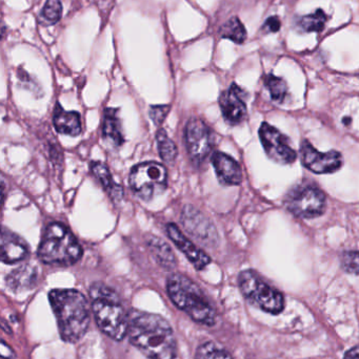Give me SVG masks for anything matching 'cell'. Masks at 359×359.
<instances>
[{
    "instance_id": "cell-1",
    "label": "cell",
    "mask_w": 359,
    "mask_h": 359,
    "mask_svg": "<svg viewBox=\"0 0 359 359\" xmlns=\"http://www.w3.org/2000/svg\"><path fill=\"white\" fill-rule=\"evenodd\" d=\"M131 344L149 359H175L177 341L168 322L158 314L132 310L129 313Z\"/></svg>"
},
{
    "instance_id": "cell-2",
    "label": "cell",
    "mask_w": 359,
    "mask_h": 359,
    "mask_svg": "<svg viewBox=\"0 0 359 359\" xmlns=\"http://www.w3.org/2000/svg\"><path fill=\"white\" fill-rule=\"evenodd\" d=\"M48 301L61 339L65 343H78L86 335L91 322L90 308L84 295L74 289H54L48 293Z\"/></svg>"
},
{
    "instance_id": "cell-3",
    "label": "cell",
    "mask_w": 359,
    "mask_h": 359,
    "mask_svg": "<svg viewBox=\"0 0 359 359\" xmlns=\"http://www.w3.org/2000/svg\"><path fill=\"white\" fill-rule=\"evenodd\" d=\"M90 297L99 330L114 341H122L128 335L129 313L117 293L105 284L95 283L91 287Z\"/></svg>"
},
{
    "instance_id": "cell-4",
    "label": "cell",
    "mask_w": 359,
    "mask_h": 359,
    "mask_svg": "<svg viewBox=\"0 0 359 359\" xmlns=\"http://www.w3.org/2000/svg\"><path fill=\"white\" fill-rule=\"evenodd\" d=\"M167 290L172 303L194 322L214 326L216 311L202 288L191 278L181 273L172 274L167 282Z\"/></svg>"
},
{
    "instance_id": "cell-5",
    "label": "cell",
    "mask_w": 359,
    "mask_h": 359,
    "mask_svg": "<svg viewBox=\"0 0 359 359\" xmlns=\"http://www.w3.org/2000/svg\"><path fill=\"white\" fill-rule=\"evenodd\" d=\"M37 255L46 265L67 267L81 259L82 249L69 228L55 222L44 230Z\"/></svg>"
},
{
    "instance_id": "cell-6",
    "label": "cell",
    "mask_w": 359,
    "mask_h": 359,
    "mask_svg": "<svg viewBox=\"0 0 359 359\" xmlns=\"http://www.w3.org/2000/svg\"><path fill=\"white\" fill-rule=\"evenodd\" d=\"M238 285L247 301L259 309L271 314H280L284 310V295L257 272L244 270L238 276Z\"/></svg>"
},
{
    "instance_id": "cell-7",
    "label": "cell",
    "mask_w": 359,
    "mask_h": 359,
    "mask_svg": "<svg viewBox=\"0 0 359 359\" xmlns=\"http://www.w3.org/2000/svg\"><path fill=\"white\" fill-rule=\"evenodd\" d=\"M131 189L138 198L150 201L168 186V172L162 164L145 162L134 166L129 176Z\"/></svg>"
},
{
    "instance_id": "cell-8",
    "label": "cell",
    "mask_w": 359,
    "mask_h": 359,
    "mask_svg": "<svg viewBox=\"0 0 359 359\" xmlns=\"http://www.w3.org/2000/svg\"><path fill=\"white\" fill-rule=\"evenodd\" d=\"M285 206L297 217L314 219L324 215L327 206L326 196L313 184H299L287 194Z\"/></svg>"
},
{
    "instance_id": "cell-9",
    "label": "cell",
    "mask_w": 359,
    "mask_h": 359,
    "mask_svg": "<svg viewBox=\"0 0 359 359\" xmlns=\"http://www.w3.org/2000/svg\"><path fill=\"white\" fill-rule=\"evenodd\" d=\"M185 142L188 155L195 165H202L213 149L212 132L202 120L192 118L185 128Z\"/></svg>"
},
{
    "instance_id": "cell-10",
    "label": "cell",
    "mask_w": 359,
    "mask_h": 359,
    "mask_svg": "<svg viewBox=\"0 0 359 359\" xmlns=\"http://www.w3.org/2000/svg\"><path fill=\"white\" fill-rule=\"evenodd\" d=\"M259 139L268 157L280 164L294 163L297 159L296 151L291 147L288 137L269 123L261 124Z\"/></svg>"
},
{
    "instance_id": "cell-11",
    "label": "cell",
    "mask_w": 359,
    "mask_h": 359,
    "mask_svg": "<svg viewBox=\"0 0 359 359\" xmlns=\"http://www.w3.org/2000/svg\"><path fill=\"white\" fill-rule=\"evenodd\" d=\"M301 160L303 165L314 174H332L341 170L344 159L341 153L330 151L320 153L314 149L308 140H303L301 145Z\"/></svg>"
},
{
    "instance_id": "cell-12",
    "label": "cell",
    "mask_w": 359,
    "mask_h": 359,
    "mask_svg": "<svg viewBox=\"0 0 359 359\" xmlns=\"http://www.w3.org/2000/svg\"><path fill=\"white\" fill-rule=\"evenodd\" d=\"M223 117L230 126H238L247 118L246 93L236 83H232L229 90L219 97Z\"/></svg>"
},
{
    "instance_id": "cell-13",
    "label": "cell",
    "mask_w": 359,
    "mask_h": 359,
    "mask_svg": "<svg viewBox=\"0 0 359 359\" xmlns=\"http://www.w3.org/2000/svg\"><path fill=\"white\" fill-rule=\"evenodd\" d=\"M167 233L175 246L189 259L195 269L202 270L211 263L210 257L190 241L175 224L167 225Z\"/></svg>"
},
{
    "instance_id": "cell-14",
    "label": "cell",
    "mask_w": 359,
    "mask_h": 359,
    "mask_svg": "<svg viewBox=\"0 0 359 359\" xmlns=\"http://www.w3.org/2000/svg\"><path fill=\"white\" fill-rule=\"evenodd\" d=\"M217 178L225 185H240L242 181V168L240 164L226 154L217 151L211 158Z\"/></svg>"
},
{
    "instance_id": "cell-15",
    "label": "cell",
    "mask_w": 359,
    "mask_h": 359,
    "mask_svg": "<svg viewBox=\"0 0 359 359\" xmlns=\"http://www.w3.org/2000/svg\"><path fill=\"white\" fill-rule=\"evenodd\" d=\"M29 255L27 243L11 230L4 227L1 232V261L4 264H15L22 261Z\"/></svg>"
},
{
    "instance_id": "cell-16",
    "label": "cell",
    "mask_w": 359,
    "mask_h": 359,
    "mask_svg": "<svg viewBox=\"0 0 359 359\" xmlns=\"http://www.w3.org/2000/svg\"><path fill=\"white\" fill-rule=\"evenodd\" d=\"M183 224L185 229L200 241L216 240V231L210 222L204 219L202 213L192 207H187L183 212Z\"/></svg>"
},
{
    "instance_id": "cell-17",
    "label": "cell",
    "mask_w": 359,
    "mask_h": 359,
    "mask_svg": "<svg viewBox=\"0 0 359 359\" xmlns=\"http://www.w3.org/2000/svg\"><path fill=\"white\" fill-rule=\"evenodd\" d=\"M37 278V269L34 266L21 265L6 276V286L13 292H25L35 286Z\"/></svg>"
},
{
    "instance_id": "cell-18",
    "label": "cell",
    "mask_w": 359,
    "mask_h": 359,
    "mask_svg": "<svg viewBox=\"0 0 359 359\" xmlns=\"http://www.w3.org/2000/svg\"><path fill=\"white\" fill-rule=\"evenodd\" d=\"M53 124L59 134L67 135V136H78L82 130L79 114L77 111H65L59 103H57L54 109Z\"/></svg>"
},
{
    "instance_id": "cell-19",
    "label": "cell",
    "mask_w": 359,
    "mask_h": 359,
    "mask_svg": "<svg viewBox=\"0 0 359 359\" xmlns=\"http://www.w3.org/2000/svg\"><path fill=\"white\" fill-rule=\"evenodd\" d=\"M103 137L113 147H122L124 142L122 122L118 109H107L103 114Z\"/></svg>"
},
{
    "instance_id": "cell-20",
    "label": "cell",
    "mask_w": 359,
    "mask_h": 359,
    "mask_svg": "<svg viewBox=\"0 0 359 359\" xmlns=\"http://www.w3.org/2000/svg\"><path fill=\"white\" fill-rule=\"evenodd\" d=\"M91 170H92L93 175L100 182L103 189L107 192V194H109L113 200L119 201L120 198H122V196H124V190H122V186L118 185V184L114 181L111 172H110L107 165L101 163V162H92V164H91Z\"/></svg>"
},
{
    "instance_id": "cell-21",
    "label": "cell",
    "mask_w": 359,
    "mask_h": 359,
    "mask_svg": "<svg viewBox=\"0 0 359 359\" xmlns=\"http://www.w3.org/2000/svg\"><path fill=\"white\" fill-rule=\"evenodd\" d=\"M148 246L153 257L159 265L167 269H172L176 266V257L168 244L156 236H151L147 238Z\"/></svg>"
},
{
    "instance_id": "cell-22",
    "label": "cell",
    "mask_w": 359,
    "mask_h": 359,
    "mask_svg": "<svg viewBox=\"0 0 359 359\" xmlns=\"http://www.w3.org/2000/svg\"><path fill=\"white\" fill-rule=\"evenodd\" d=\"M219 35L221 38L232 40L235 43H244L247 38L246 27H244L238 17H231L229 20L226 21L221 25L219 29Z\"/></svg>"
},
{
    "instance_id": "cell-23",
    "label": "cell",
    "mask_w": 359,
    "mask_h": 359,
    "mask_svg": "<svg viewBox=\"0 0 359 359\" xmlns=\"http://www.w3.org/2000/svg\"><path fill=\"white\" fill-rule=\"evenodd\" d=\"M327 20H328V16L326 13L322 8H318L312 14L301 17L297 20L296 25L301 31L308 32V33H311V32L320 33L325 29Z\"/></svg>"
},
{
    "instance_id": "cell-24",
    "label": "cell",
    "mask_w": 359,
    "mask_h": 359,
    "mask_svg": "<svg viewBox=\"0 0 359 359\" xmlns=\"http://www.w3.org/2000/svg\"><path fill=\"white\" fill-rule=\"evenodd\" d=\"M63 4L60 0H46L39 15L40 25L44 27L54 25L61 19Z\"/></svg>"
},
{
    "instance_id": "cell-25",
    "label": "cell",
    "mask_w": 359,
    "mask_h": 359,
    "mask_svg": "<svg viewBox=\"0 0 359 359\" xmlns=\"http://www.w3.org/2000/svg\"><path fill=\"white\" fill-rule=\"evenodd\" d=\"M158 153L160 158L167 163H173L178 155L176 145L169 138L168 134L164 130L157 133Z\"/></svg>"
},
{
    "instance_id": "cell-26",
    "label": "cell",
    "mask_w": 359,
    "mask_h": 359,
    "mask_svg": "<svg viewBox=\"0 0 359 359\" xmlns=\"http://www.w3.org/2000/svg\"><path fill=\"white\" fill-rule=\"evenodd\" d=\"M265 86L271 95V98L278 103H282L288 96V86L282 78L269 74L265 76Z\"/></svg>"
},
{
    "instance_id": "cell-27",
    "label": "cell",
    "mask_w": 359,
    "mask_h": 359,
    "mask_svg": "<svg viewBox=\"0 0 359 359\" xmlns=\"http://www.w3.org/2000/svg\"><path fill=\"white\" fill-rule=\"evenodd\" d=\"M194 359H233L229 352L212 341L200 346Z\"/></svg>"
},
{
    "instance_id": "cell-28",
    "label": "cell",
    "mask_w": 359,
    "mask_h": 359,
    "mask_svg": "<svg viewBox=\"0 0 359 359\" xmlns=\"http://www.w3.org/2000/svg\"><path fill=\"white\" fill-rule=\"evenodd\" d=\"M341 267L348 273L359 276V251H347L341 255Z\"/></svg>"
},
{
    "instance_id": "cell-29",
    "label": "cell",
    "mask_w": 359,
    "mask_h": 359,
    "mask_svg": "<svg viewBox=\"0 0 359 359\" xmlns=\"http://www.w3.org/2000/svg\"><path fill=\"white\" fill-rule=\"evenodd\" d=\"M170 105H154L150 109V117L155 126H160L170 111Z\"/></svg>"
},
{
    "instance_id": "cell-30",
    "label": "cell",
    "mask_w": 359,
    "mask_h": 359,
    "mask_svg": "<svg viewBox=\"0 0 359 359\" xmlns=\"http://www.w3.org/2000/svg\"><path fill=\"white\" fill-rule=\"evenodd\" d=\"M280 20L278 17L272 16L269 17L263 25V29L266 32H271V33H276L280 31Z\"/></svg>"
},
{
    "instance_id": "cell-31",
    "label": "cell",
    "mask_w": 359,
    "mask_h": 359,
    "mask_svg": "<svg viewBox=\"0 0 359 359\" xmlns=\"http://www.w3.org/2000/svg\"><path fill=\"white\" fill-rule=\"evenodd\" d=\"M1 358L4 359H13L15 358L14 351L6 345V341H1Z\"/></svg>"
},
{
    "instance_id": "cell-32",
    "label": "cell",
    "mask_w": 359,
    "mask_h": 359,
    "mask_svg": "<svg viewBox=\"0 0 359 359\" xmlns=\"http://www.w3.org/2000/svg\"><path fill=\"white\" fill-rule=\"evenodd\" d=\"M345 359H359V347L353 348L347 352Z\"/></svg>"
}]
</instances>
